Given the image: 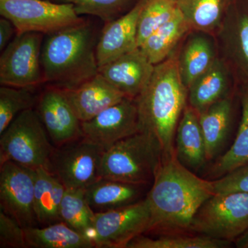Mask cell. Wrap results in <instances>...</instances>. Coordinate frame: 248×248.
Listing matches in <instances>:
<instances>
[{
  "label": "cell",
  "instance_id": "cell-22",
  "mask_svg": "<svg viewBox=\"0 0 248 248\" xmlns=\"http://www.w3.org/2000/svg\"><path fill=\"white\" fill-rule=\"evenodd\" d=\"M141 186L102 178L85 190V197L94 213H103L138 202Z\"/></svg>",
  "mask_w": 248,
  "mask_h": 248
},
{
  "label": "cell",
  "instance_id": "cell-32",
  "mask_svg": "<svg viewBox=\"0 0 248 248\" xmlns=\"http://www.w3.org/2000/svg\"><path fill=\"white\" fill-rule=\"evenodd\" d=\"M71 3L78 16L89 15L99 17L105 24L123 16L132 0H55Z\"/></svg>",
  "mask_w": 248,
  "mask_h": 248
},
{
  "label": "cell",
  "instance_id": "cell-9",
  "mask_svg": "<svg viewBox=\"0 0 248 248\" xmlns=\"http://www.w3.org/2000/svg\"><path fill=\"white\" fill-rule=\"evenodd\" d=\"M151 211L147 199L94 214L91 239L95 248H127L130 241L149 231Z\"/></svg>",
  "mask_w": 248,
  "mask_h": 248
},
{
  "label": "cell",
  "instance_id": "cell-2",
  "mask_svg": "<svg viewBox=\"0 0 248 248\" xmlns=\"http://www.w3.org/2000/svg\"><path fill=\"white\" fill-rule=\"evenodd\" d=\"M187 97L188 90L179 74L177 57L171 55L155 65L149 82L135 99L140 132L155 142L162 161L176 156V131Z\"/></svg>",
  "mask_w": 248,
  "mask_h": 248
},
{
  "label": "cell",
  "instance_id": "cell-31",
  "mask_svg": "<svg viewBox=\"0 0 248 248\" xmlns=\"http://www.w3.org/2000/svg\"><path fill=\"white\" fill-rule=\"evenodd\" d=\"M177 11V0H146L139 17L138 48L158 28L169 21Z\"/></svg>",
  "mask_w": 248,
  "mask_h": 248
},
{
  "label": "cell",
  "instance_id": "cell-11",
  "mask_svg": "<svg viewBox=\"0 0 248 248\" xmlns=\"http://www.w3.org/2000/svg\"><path fill=\"white\" fill-rule=\"evenodd\" d=\"M34 170L14 161L0 165V206L25 228L35 227Z\"/></svg>",
  "mask_w": 248,
  "mask_h": 248
},
{
  "label": "cell",
  "instance_id": "cell-35",
  "mask_svg": "<svg viewBox=\"0 0 248 248\" xmlns=\"http://www.w3.org/2000/svg\"><path fill=\"white\" fill-rule=\"evenodd\" d=\"M14 32H17L16 27L9 19L0 18V50L1 52L12 40Z\"/></svg>",
  "mask_w": 248,
  "mask_h": 248
},
{
  "label": "cell",
  "instance_id": "cell-27",
  "mask_svg": "<svg viewBox=\"0 0 248 248\" xmlns=\"http://www.w3.org/2000/svg\"><path fill=\"white\" fill-rule=\"evenodd\" d=\"M241 102L242 114L236 138L230 149L210 169L211 177H221L248 163V84L244 85L241 91Z\"/></svg>",
  "mask_w": 248,
  "mask_h": 248
},
{
  "label": "cell",
  "instance_id": "cell-12",
  "mask_svg": "<svg viewBox=\"0 0 248 248\" xmlns=\"http://www.w3.org/2000/svg\"><path fill=\"white\" fill-rule=\"evenodd\" d=\"M83 138L104 151L120 140L140 132L136 100L124 98L93 119L81 123Z\"/></svg>",
  "mask_w": 248,
  "mask_h": 248
},
{
  "label": "cell",
  "instance_id": "cell-25",
  "mask_svg": "<svg viewBox=\"0 0 248 248\" xmlns=\"http://www.w3.org/2000/svg\"><path fill=\"white\" fill-rule=\"evenodd\" d=\"M190 28L178 9L169 21L154 31L139 47L153 65L169 58Z\"/></svg>",
  "mask_w": 248,
  "mask_h": 248
},
{
  "label": "cell",
  "instance_id": "cell-16",
  "mask_svg": "<svg viewBox=\"0 0 248 248\" xmlns=\"http://www.w3.org/2000/svg\"><path fill=\"white\" fill-rule=\"evenodd\" d=\"M64 91L81 122L91 120L126 97L99 73L79 87Z\"/></svg>",
  "mask_w": 248,
  "mask_h": 248
},
{
  "label": "cell",
  "instance_id": "cell-21",
  "mask_svg": "<svg viewBox=\"0 0 248 248\" xmlns=\"http://www.w3.org/2000/svg\"><path fill=\"white\" fill-rule=\"evenodd\" d=\"M199 32L189 37L177 57L179 74L187 90L217 58L215 45L208 34Z\"/></svg>",
  "mask_w": 248,
  "mask_h": 248
},
{
  "label": "cell",
  "instance_id": "cell-28",
  "mask_svg": "<svg viewBox=\"0 0 248 248\" xmlns=\"http://www.w3.org/2000/svg\"><path fill=\"white\" fill-rule=\"evenodd\" d=\"M60 213L61 221L91 239L95 213L86 201L85 190L66 189Z\"/></svg>",
  "mask_w": 248,
  "mask_h": 248
},
{
  "label": "cell",
  "instance_id": "cell-14",
  "mask_svg": "<svg viewBox=\"0 0 248 248\" xmlns=\"http://www.w3.org/2000/svg\"><path fill=\"white\" fill-rule=\"evenodd\" d=\"M155 65L137 48L99 67V73L126 97L136 99L149 82Z\"/></svg>",
  "mask_w": 248,
  "mask_h": 248
},
{
  "label": "cell",
  "instance_id": "cell-24",
  "mask_svg": "<svg viewBox=\"0 0 248 248\" xmlns=\"http://www.w3.org/2000/svg\"><path fill=\"white\" fill-rule=\"evenodd\" d=\"M232 115V100L228 96L199 114L205 143L207 160L214 159L228 138Z\"/></svg>",
  "mask_w": 248,
  "mask_h": 248
},
{
  "label": "cell",
  "instance_id": "cell-10",
  "mask_svg": "<svg viewBox=\"0 0 248 248\" xmlns=\"http://www.w3.org/2000/svg\"><path fill=\"white\" fill-rule=\"evenodd\" d=\"M104 151L84 138L62 145L55 150L50 171L66 190H86L101 178Z\"/></svg>",
  "mask_w": 248,
  "mask_h": 248
},
{
  "label": "cell",
  "instance_id": "cell-23",
  "mask_svg": "<svg viewBox=\"0 0 248 248\" xmlns=\"http://www.w3.org/2000/svg\"><path fill=\"white\" fill-rule=\"evenodd\" d=\"M232 1L177 0V6L190 30L213 34L221 29Z\"/></svg>",
  "mask_w": 248,
  "mask_h": 248
},
{
  "label": "cell",
  "instance_id": "cell-26",
  "mask_svg": "<svg viewBox=\"0 0 248 248\" xmlns=\"http://www.w3.org/2000/svg\"><path fill=\"white\" fill-rule=\"evenodd\" d=\"M28 248H92L94 243L63 222L53 223L43 228H25Z\"/></svg>",
  "mask_w": 248,
  "mask_h": 248
},
{
  "label": "cell",
  "instance_id": "cell-20",
  "mask_svg": "<svg viewBox=\"0 0 248 248\" xmlns=\"http://www.w3.org/2000/svg\"><path fill=\"white\" fill-rule=\"evenodd\" d=\"M34 205L37 223L43 227L61 221L60 206L64 186L51 171L40 168L34 170Z\"/></svg>",
  "mask_w": 248,
  "mask_h": 248
},
{
  "label": "cell",
  "instance_id": "cell-34",
  "mask_svg": "<svg viewBox=\"0 0 248 248\" xmlns=\"http://www.w3.org/2000/svg\"><path fill=\"white\" fill-rule=\"evenodd\" d=\"M215 194L248 192V163L213 181Z\"/></svg>",
  "mask_w": 248,
  "mask_h": 248
},
{
  "label": "cell",
  "instance_id": "cell-30",
  "mask_svg": "<svg viewBox=\"0 0 248 248\" xmlns=\"http://www.w3.org/2000/svg\"><path fill=\"white\" fill-rule=\"evenodd\" d=\"M35 88L0 87V134L23 111L32 109L37 102Z\"/></svg>",
  "mask_w": 248,
  "mask_h": 248
},
{
  "label": "cell",
  "instance_id": "cell-33",
  "mask_svg": "<svg viewBox=\"0 0 248 248\" xmlns=\"http://www.w3.org/2000/svg\"><path fill=\"white\" fill-rule=\"evenodd\" d=\"M0 247L28 248L25 230L16 218L0 208Z\"/></svg>",
  "mask_w": 248,
  "mask_h": 248
},
{
  "label": "cell",
  "instance_id": "cell-17",
  "mask_svg": "<svg viewBox=\"0 0 248 248\" xmlns=\"http://www.w3.org/2000/svg\"><path fill=\"white\" fill-rule=\"evenodd\" d=\"M227 58L244 85L248 84V11L235 10L218 31Z\"/></svg>",
  "mask_w": 248,
  "mask_h": 248
},
{
  "label": "cell",
  "instance_id": "cell-7",
  "mask_svg": "<svg viewBox=\"0 0 248 248\" xmlns=\"http://www.w3.org/2000/svg\"><path fill=\"white\" fill-rule=\"evenodd\" d=\"M0 14L13 23L16 34L50 35L84 21L71 3L48 0H0Z\"/></svg>",
  "mask_w": 248,
  "mask_h": 248
},
{
  "label": "cell",
  "instance_id": "cell-8",
  "mask_svg": "<svg viewBox=\"0 0 248 248\" xmlns=\"http://www.w3.org/2000/svg\"><path fill=\"white\" fill-rule=\"evenodd\" d=\"M44 34H16L0 56L1 86L36 88L45 83L41 55Z\"/></svg>",
  "mask_w": 248,
  "mask_h": 248
},
{
  "label": "cell",
  "instance_id": "cell-13",
  "mask_svg": "<svg viewBox=\"0 0 248 248\" xmlns=\"http://www.w3.org/2000/svg\"><path fill=\"white\" fill-rule=\"evenodd\" d=\"M37 112L49 136L58 146L82 138L81 121L64 90L48 85L39 96Z\"/></svg>",
  "mask_w": 248,
  "mask_h": 248
},
{
  "label": "cell",
  "instance_id": "cell-29",
  "mask_svg": "<svg viewBox=\"0 0 248 248\" xmlns=\"http://www.w3.org/2000/svg\"><path fill=\"white\" fill-rule=\"evenodd\" d=\"M231 242L200 234H164L156 239L140 236L130 241L127 248H225Z\"/></svg>",
  "mask_w": 248,
  "mask_h": 248
},
{
  "label": "cell",
  "instance_id": "cell-36",
  "mask_svg": "<svg viewBox=\"0 0 248 248\" xmlns=\"http://www.w3.org/2000/svg\"><path fill=\"white\" fill-rule=\"evenodd\" d=\"M235 246L238 248H248V229L236 239Z\"/></svg>",
  "mask_w": 248,
  "mask_h": 248
},
{
  "label": "cell",
  "instance_id": "cell-19",
  "mask_svg": "<svg viewBox=\"0 0 248 248\" xmlns=\"http://www.w3.org/2000/svg\"><path fill=\"white\" fill-rule=\"evenodd\" d=\"M229 66L217 58L213 64L192 83L188 89L190 107L198 114L229 96L231 86Z\"/></svg>",
  "mask_w": 248,
  "mask_h": 248
},
{
  "label": "cell",
  "instance_id": "cell-4",
  "mask_svg": "<svg viewBox=\"0 0 248 248\" xmlns=\"http://www.w3.org/2000/svg\"><path fill=\"white\" fill-rule=\"evenodd\" d=\"M161 161V153L155 142L146 134L139 132L104 151L101 178L146 185L154 179Z\"/></svg>",
  "mask_w": 248,
  "mask_h": 248
},
{
  "label": "cell",
  "instance_id": "cell-1",
  "mask_svg": "<svg viewBox=\"0 0 248 248\" xmlns=\"http://www.w3.org/2000/svg\"><path fill=\"white\" fill-rule=\"evenodd\" d=\"M214 195L213 181L197 177L177 156L161 161L146 197L151 211L148 232L171 234L190 231L196 213Z\"/></svg>",
  "mask_w": 248,
  "mask_h": 248
},
{
  "label": "cell",
  "instance_id": "cell-3",
  "mask_svg": "<svg viewBox=\"0 0 248 248\" xmlns=\"http://www.w3.org/2000/svg\"><path fill=\"white\" fill-rule=\"evenodd\" d=\"M98 39L94 26L86 20L47 35L41 55L45 83L71 91L97 76Z\"/></svg>",
  "mask_w": 248,
  "mask_h": 248
},
{
  "label": "cell",
  "instance_id": "cell-5",
  "mask_svg": "<svg viewBox=\"0 0 248 248\" xmlns=\"http://www.w3.org/2000/svg\"><path fill=\"white\" fill-rule=\"evenodd\" d=\"M37 111H23L0 134V165L7 161L50 171L53 147Z\"/></svg>",
  "mask_w": 248,
  "mask_h": 248
},
{
  "label": "cell",
  "instance_id": "cell-6",
  "mask_svg": "<svg viewBox=\"0 0 248 248\" xmlns=\"http://www.w3.org/2000/svg\"><path fill=\"white\" fill-rule=\"evenodd\" d=\"M248 229V193L215 194L196 213L190 232L222 241H236Z\"/></svg>",
  "mask_w": 248,
  "mask_h": 248
},
{
  "label": "cell",
  "instance_id": "cell-15",
  "mask_svg": "<svg viewBox=\"0 0 248 248\" xmlns=\"http://www.w3.org/2000/svg\"><path fill=\"white\" fill-rule=\"evenodd\" d=\"M145 1L139 0L126 14L105 24L96 47L99 67L138 48L139 17Z\"/></svg>",
  "mask_w": 248,
  "mask_h": 248
},
{
  "label": "cell",
  "instance_id": "cell-18",
  "mask_svg": "<svg viewBox=\"0 0 248 248\" xmlns=\"http://www.w3.org/2000/svg\"><path fill=\"white\" fill-rule=\"evenodd\" d=\"M175 153L179 162L190 170L202 169L207 161L199 114L190 106H186L178 124Z\"/></svg>",
  "mask_w": 248,
  "mask_h": 248
}]
</instances>
